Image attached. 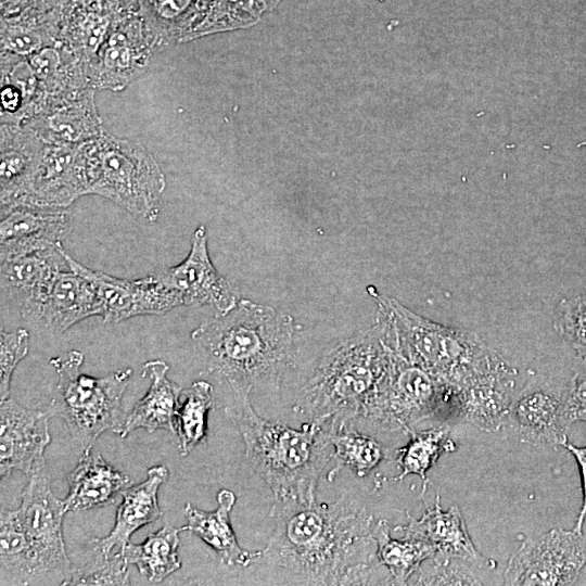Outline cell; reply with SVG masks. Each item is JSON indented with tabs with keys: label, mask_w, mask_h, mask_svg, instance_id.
I'll return each mask as SVG.
<instances>
[{
	"label": "cell",
	"mask_w": 586,
	"mask_h": 586,
	"mask_svg": "<svg viewBox=\"0 0 586 586\" xmlns=\"http://www.w3.org/2000/svg\"><path fill=\"white\" fill-rule=\"evenodd\" d=\"M260 559L310 585H368L381 566L373 517L357 499L273 501Z\"/></svg>",
	"instance_id": "obj_1"
},
{
	"label": "cell",
	"mask_w": 586,
	"mask_h": 586,
	"mask_svg": "<svg viewBox=\"0 0 586 586\" xmlns=\"http://www.w3.org/2000/svg\"><path fill=\"white\" fill-rule=\"evenodd\" d=\"M294 319L270 306L240 300L191 333L206 370L232 392H278L292 364Z\"/></svg>",
	"instance_id": "obj_2"
},
{
	"label": "cell",
	"mask_w": 586,
	"mask_h": 586,
	"mask_svg": "<svg viewBox=\"0 0 586 586\" xmlns=\"http://www.w3.org/2000/svg\"><path fill=\"white\" fill-rule=\"evenodd\" d=\"M368 331L322 351L294 400V411L324 426L365 419L388 369L394 328L384 306Z\"/></svg>",
	"instance_id": "obj_3"
},
{
	"label": "cell",
	"mask_w": 586,
	"mask_h": 586,
	"mask_svg": "<svg viewBox=\"0 0 586 586\" xmlns=\"http://www.w3.org/2000/svg\"><path fill=\"white\" fill-rule=\"evenodd\" d=\"M225 412L244 442V455L270 488L275 501L315 502L317 485L332 460L324 425L308 421L301 429L257 415L250 392H232Z\"/></svg>",
	"instance_id": "obj_4"
},
{
	"label": "cell",
	"mask_w": 586,
	"mask_h": 586,
	"mask_svg": "<svg viewBox=\"0 0 586 586\" xmlns=\"http://www.w3.org/2000/svg\"><path fill=\"white\" fill-rule=\"evenodd\" d=\"M388 310L398 348L438 381L459 390L506 361L474 333L431 321L392 297L377 295Z\"/></svg>",
	"instance_id": "obj_5"
},
{
	"label": "cell",
	"mask_w": 586,
	"mask_h": 586,
	"mask_svg": "<svg viewBox=\"0 0 586 586\" xmlns=\"http://www.w3.org/2000/svg\"><path fill=\"white\" fill-rule=\"evenodd\" d=\"M82 150L88 194L106 198L136 218L157 220L166 180L152 154L105 131Z\"/></svg>",
	"instance_id": "obj_6"
},
{
	"label": "cell",
	"mask_w": 586,
	"mask_h": 586,
	"mask_svg": "<svg viewBox=\"0 0 586 586\" xmlns=\"http://www.w3.org/2000/svg\"><path fill=\"white\" fill-rule=\"evenodd\" d=\"M84 358L73 349L50 359L58 383L47 413L62 418L73 438L86 448L103 432L119 431L125 419L122 400L132 370L94 378L80 371Z\"/></svg>",
	"instance_id": "obj_7"
},
{
	"label": "cell",
	"mask_w": 586,
	"mask_h": 586,
	"mask_svg": "<svg viewBox=\"0 0 586 586\" xmlns=\"http://www.w3.org/2000/svg\"><path fill=\"white\" fill-rule=\"evenodd\" d=\"M455 395L453 386L403 355L394 330L391 362L365 420L380 431L409 433L417 423L437 416L456 418Z\"/></svg>",
	"instance_id": "obj_8"
},
{
	"label": "cell",
	"mask_w": 586,
	"mask_h": 586,
	"mask_svg": "<svg viewBox=\"0 0 586 586\" xmlns=\"http://www.w3.org/2000/svg\"><path fill=\"white\" fill-rule=\"evenodd\" d=\"M586 565V536L575 530L551 528L527 537L510 557L506 585H572Z\"/></svg>",
	"instance_id": "obj_9"
},
{
	"label": "cell",
	"mask_w": 586,
	"mask_h": 586,
	"mask_svg": "<svg viewBox=\"0 0 586 586\" xmlns=\"http://www.w3.org/2000/svg\"><path fill=\"white\" fill-rule=\"evenodd\" d=\"M16 511L46 578H59L63 585L73 572L62 531L67 510L51 491L47 468L28 476Z\"/></svg>",
	"instance_id": "obj_10"
},
{
	"label": "cell",
	"mask_w": 586,
	"mask_h": 586,
	"mask_svg": "<svg viewBox=\"0 0 586 586\" xmlns=\"http://www.w3.org/2000/svg\"><path fill=\"white\" fill-rule=\"evenodd\" d=\"M155 50L154 39L137 4L120 12L97 58L85 69L89 86L124 89L145 71Z\"/></svg>",
	"instance_id": "obj_11"
},
{
	"label": "cell",
	"mask_w": 586,
	"mask_h": 586,
	"mask_svg": "<svg viewBox=\"0 0 586 586\" xmlns=\"http://www.w3.org/2000/svg\"><path fill=\"white\" fill-rule=\"evenodd\" d=\"M72 270L94 288L104 322L116 323L138 316L163 315L182 305L179 294L158 281L153 273L138 279H120L92 270L64 253Z\"/></svg>",
	"instance_id": "obj_12"
},
{
	"label": "cell",
	"mask_w": 586,
	"mask_h": 586,
	"mask_svg": "<svg viewBox=\"0 0 586 586\" xmlns=\"http://www.w3.org/2000/svg\"><path fill=\"white\" fill-rule=\"evenodd\" d=\"M153 276L176 291L182 305H211L218 314H226L239 302L233 286L211 260L203 225L194 230L186 258L175 266L154 271Z\"/></svg>",
	"instance_id": "obj_13"
},
{
	"label": "cell",
	"mask_w": 586,
	"mask_h": 586,
	"mask_svg": "<svg viewBox=\"0 0 586 586\" xmlns=\"http://www.w3.org/2000/svg\"><path fill=\"white\" fill-rule=\"evenodd\" d=\"M564 390L556 391L538 375L531 378L515 393L508 409L506 426L525 444L563 446L570 429L564 416Z\"/></svg>",
	"instance_id": "obj_14"
},
{
	"label": "cell",
	"mask_w": 586,
	"mask_h": 586,
	"mask_svg": "<svg viewBox=\"0 0 586 586\" xmlns=\"http://www.w3.org/2000/svg\"><path fill=\"white\" fill-rule=\"evenodd\" d=\"M49 415L8 398L0 404V476L21 471L27 477L47 468Z\"/></svg>",
	"instance_id": "obj_15"
},
{
	"label": "cell",
	"mask_w": 586,
	"mask_h": 586,
	"mask_svg": "<svg viewBox=\"0 0 586 586\" xmlns=\"http://www.w3.org/2000/svg\"><path fill=\"white\" fill-rule=\"evenodd\" d=\"M93 88L47 97L25 125L47 143L80 144L103 132Z\"/></svg>",
	"instance_id": "obj_16"
},
{
	"label": "cell",
	"mask_w": 586,
	"mask_h": 586,
	"mask_svg": "<svg viewBox=\"0 0 586 586\" xmlns=\"http://www.w3.org/2000/svg\"><path fill=\"white\" fill-rule=\"evenodd\" d=\"M63 244L1 260V292L20 308L26 321H35L60 273L69 268Z\"/></svg>",
	"instance_id": "obj_17"
},
{
	"label": "cell",
	"mask_w": 586,
	"mask_h": 586,
	"mask_svg": "<svg viewBox=\"0 0 586 586\" xmlns=\"http://www.w3.org/2000/svg\"><path fill=\"white\" fill-rule=\"evenodd\" d=\"M72 230L66 208L18 205L1 213L0 262L58 247Z\"/></svg>",
	"instance_id": "obj_18"
},
{
	"label": "cell",
	"mask_w": 586,
	"mask_h": 586,
	"mask_svg": "<svg viewBox=\"0 0 586 586\" xmlns=\"http://www.w3.org/2000/svg\"><path fill=\"white\" fill-rule=\"evenodd\" d=\"M88 194L82 143H47L25 204L66 208Z\"/></svg>",
	"instance_id": "obj_19"
},
{
	"label": "cell",
	"mask_w": 586,
	"mask_h": 586,
	"mask_svg": "<svg viewBox=\"0 0 586 586\" xmlns=\"http://www.w3.org/2000/svg\"><path fill=\"white\" fill-rule=\"evenodd\" d=\"M0 213L24 205L46 142L26 126L1 124Z\"/></svg>",
	"instance_id": "obj_20"
},
{
	"label": "cell",
	"mask_w": 586,
	"mask_h": 586,
	"mask_svg": "<svg viewBox=\"0 0 586 586\" xmlns=\"http://www.w3.org/2000/svg\"><path fill=\"white\" fill-rule=\"evenodd\" d=\"M168 475L165 466H154L148 470L144 481L126 487L120 494L123 499L116 509L111 532L104 537L91 539L93 549L106 556L123 553L135 532L158 519L162 510L157 493Z\"/></svg>",
	"instance_id": "obj_21"
},
{
	"label": "cell",
	"mask_w": 586,
	"mask_h": 586,
	"mask_svg": "<svg viewBox=\"0 0 586 586\" xmlns=\"http://www.w3.org/2000/svg\"><path fill=\"white\" fill-rule=\"evenodd\" d=\"M517 370L509 364L472 384L456 390V418L486 432L506 426L509 406L515 395Z\"/></svg>",
	"instance_id": "obj_22"
},
{
	"label": "cell",
	"mask_w": 586,
	"mask_h": 586,
	"mask_svg": "<svg viewBox=\"0 0 586 586\" xmlns=\"http://www.w3.org/2000/svg\"><path fill=\"white\" fill-rule=\"evenodd\" d=\"M407 518V524L394 528L403 537L425 540L435 548V553L486 565V559L472 543L459 509L450 507L443 510L438 494L434 507L426 509L421 518L413 519L409 513Z\"/></svg>",
	"instance_id": "obj_23"
},
{
	"label": "cell",
	"mask_w": 586,
	"mask_h": 586,
	"mask_svg": "<svg viewBox=\"0 0 586 586\" xmlns=\"http://www.w3.org/2000/svg\"><path fill=\"white\" fill-rule=\"evenodd\" d=\"M237 497L229 489L217 494V507L204 511L187 502L183 507L187 524L181 527L207 544L220 561L231 566H249L262 557V550L250 551L240 546L231 525L230 514Z\"/></svg>",
	"instance_id": "obj_24"
},
{
	"label": "cell",
	"mask_w": 586,
	"mask_h": 586,
	"mask_svg": "<svg viewBox=\"0 0 586 586\" xmlns=\"http://www.w3.org/2000/svg\"><path fill=\"white\" fill-rule=\"evenodd\" d=\"M168 370V365L161 359L149 360L143 365L141 377L150 380V386L145 395L125 416L117 432L120 437H126L138 429L150 433L161 429L176 433L175 417L180 406L182 388L167 378Z\"/></svg>",
	"instance_id": "obj_25"
},
{
	"label": "cell",
	"mask_w": 586,
	"mask_h": 586,
	"mask_svg": "<svg viewBox=\"0 0 586 586\" xmlns=\"http://www.w3.org/2000/svg\"><path fill=\"white\" fill-rule=\"evenodd\" d=\"M66 480L68 493L64 504L67 512L112 505L116 496L130 485V479L112 467L92 446L85 448Z\"/></svg>",
	"instance_id": "obj_26"
},
{
	"label": "cell",
	"mask_w": 586,
	"mask_h": 586,
	"mask_svg": "<svg viewBox=\"0 0 586 586\" xmlns=\"http://www.w3.org/2000/svg\"><path fill=\"white\" fill-rule=\"evenodd\" d=\"M101 315V303L93 285L67 268L60 273L35 321H41L50 330L62 333L88 317Z\"/></svg>",
	"instance_id": "obj_27"
},
{
	"label": "cell",
	"mask_w": 586,
	"mask_h": 586,
	"mask_svg": "<svg viewBox=\"0 0 586 586\" xmlns=\"http://www.w3.org/2000/svg\"><path fill=\"white\" fill-rule=\"evenodd\" d=\"M67 4V3H66ZM1 16V51L25 58L59 41L65 5Z\"/></svg>",
	"instance_id": "obj_28"
},
{
	"label": "cell",
	"mask_w": 586,
	"mask_h": 586,
	"mask_svg": "<svg viewBox=\"0 0 586 586\" xmlns=\"http://www.w3.org/2000/svg\"><path fill=\"white\" fill-rule=\"evenodd\" d=\"M326 429L335 462L327 474L329 481H333L343 468L365 477L386 458V448L373 437L358 432L354 423H331Z\"/></svg>",
	"instance_id": "obj_29"
},
{
	"label": "cell",
	"mask_w": 586,
	"mask_h": 586,
	"mask_svg": "<svg viewBox=\"0 0 586 586\" xmlns=\"http://www.w3.org/2000/svg\"><path fill=\"white\" fill-rule=\"evenodd\" d=\"M408 443L395 450V463L400 473L393 477H383L375 481L379 487L390 481H402L410 474L418 475L422 482L423 495L426 491L429 479L428 471L435 464L444 451H453L455 444L449 438V426L438 425L426 430H411Z\"/></svg>",
	"instance_id": "obj_30"
},
{
	"label": "cell",
	"mask_w": 586,
	"mask_h": 586,
	"mask_svg": "<svg viewBox=\"0 0 586 586\" xmlns=\"http://www.w3.org/2000/svg\"><path fill=\"white\" fill-rule=\"evenodd\" d=\"M374 538L379 562L386 568L388 584L392 585L408 584L420 565L436 552L431 544L422 539L393 538L385 520L377 521Z\"/></svg>",
	"instance_id": "obj_31"
},
{
	"label": "cell",
	"mask_w": 586,
	"mask_h": 586,
	"mask_svg": "<svg viewBox=\"0 0 586 586\" xmlns=\"http://www.w3.org/2000/svg\"><path fill=\"white\" fill-rule=\"evenodd\" d=\"M181 528L164 525L146 536L143 543H129L123 555L149 582L160 583L180 569L178 557Z\"/></svg>",
	"instance_id": "obj_32"
},
{
	"label": "cell",
	"mask_w": 586,
	"mask_h": 586,
	"mask_svg": "<svg viewBox=\"0 0 586 586\" xmlns=\"http://www.w3.org/2000/svg\"><path fill=\"white\" fill-rule=\"evenodd\" d=\"M0 560L2 573L13 576L17 584L28 585L34 581L47 579L22 528L16 509H1Z\"/></svg>",
	"instance_id": "obj_33"
},
{
	"label": "cell",
	"mask_w": 586,
	"mask_h": 586,
	"mask_svg": "<svg viewBox=\"0 0 586 586\" xmlns=\"http://www.w3.org/2000/svg\"><path fill=\"white\" fill-rule=\"evenodd\" d=\"M264 11L256 0H198L193 25L184 41L251 27L258 23Z\"/></svg>",
	"instance_id": "obj_34"
},
{
	"label": "cell",
	"mask_w": 586,
	"mask_h": 586,
	"mask_svg": "<svg viewBox=\"0 0 586 586\" xmlns=\"http://www.w3.org/2000/svg\"><path fill=\"white\" fill-rule=\"evenodd\" d=\"M157 50L182 42L191 29L198 0H136Z\"/></svg>",
	"instance_id": "obj_35"
},
{
	"label": "cell",
	"mask_w": 586,
	"mask_h": 586,
	"mask_svg": "<svg viewBox=\"0 0 586 586\" xmlns=\"http://www.w3.org/2000/svg\"><path fill=\"white\" fill-rule=\"evenodd\" d=\"M182 393L184 400L180 403L175 417V434L179 453L184 457L206 442L207 416L214 407V396L213 385L204 380L193 382Z\"/></svg>",
	"instance_id": "obj_36"
},
{
	"label": "cell",
	"mask_w": 586,
	"mask_h": 586,
	"mask_svg": "<svg viewBox=\"0 0 586 586\" xmlns=\"http://www.w3.org/2000/svg\"><path fill=\"white\" fill-rule=\"evenodd\" d=\"M472 562L434 553L409 579L413 585H481Z\"/></svg>",
	"instance_id": "obj_37"
},
{
	"label": "cell",
	"mask_w": 586,
	"mask_h": 586,
	"mask_svg": "<svg viewBox=\"0 0 586 586\" xmlns=\"http://www.w3.org/2000/svg\"><path fill=\"white\" fill-rule=\"evenodd\" d=\"M553 327L576 356L586 360V293L560 301Z\"/></svg>",
	"instance_id": "obj_38"
},
{
	"label": "cell",
	"mask_w": 586,
	"mask_h": 586,
	"mask_svg": "<svg viewBox=\"0 0 586 586\" xmlns=\"http://www.w3.org/2000/svg\"><path fill=\"white\" fill-rule=\"evenodd\" d=\"M128 563L120 552L99 556L85 565L73 569L63 585H129Z\"/></svg>",
	"instance_id": "obj_39"
},
{
	"label": "cell",
	"mask_w": 586,
	"mask_h": 586,
	"mask_svg": "<svg viewBox=\"0 0 586 586\" xmlns=\"http://www.w3.org/2000/svg\"><path fill=\"white\" fill-rule=\"evenodd\" d=\"M29 351V332L24 328L0 332V399L10 396L11 381L17 365Z\"/></svg>",
	"instance_id": "obj_40"
},
{
	"label": "cell",
	"mask_w": 586,
	"mask_h": 586,
	"mask_svg": "<svg viewBox=\"0 0 586 586\" xmlns=\"http://www.w3.org/2000/svg\"><path fill=\"white\" fill-rule=\"evenodd\" d=\"M563 405L570 426L577 421L586 422V360H581V366L565 387Z\"/></svg>",
	"instance_id": "obj_41"
},
{
	"label": "cell",
	"mask_w": 586,
	"mask_h": 586,
	"mask_svg": "<svg viewBox=\"0 0 586 586\" xmlns=\"http://www.w3.org/2000/svg\"><path fill=\"white\" fill-rule=\"evenodd\" d=\"M563 447L575 458L581 474L583 500L573 530L583 532V525L586 518V446L577 447L566 441L563 444Z\"/></svg>",
	"instance_id": "obj_42"
},
{
	"label": "cell",
	"mask_w": 586,
	"mask_h": 586,
	"mask_svg": "<svg viewBox=\"0 0 586 586\" xmlns=\"http://www.w3.org/2000/svg\"><path fill=\"white\" fill-rule=\"evenodd\" d=\"M106 2H109L110 4H113L115 7H117L118 9H122V10H125V9H128V8H131L133 5H136V0H104Z\"/></svg>",
	"instance_id": "obj_43"
},
{
	"label": "cell",
	"mask_w": 586,
	"mask_h": 586,
	"mask_svg": "<svg viewBox=\"0 0 586 586\" xmlns=\"http://www.w3.org/2000/svg\"><path fill=\"white\" fill-rule=\"evenodd\" d=\"M256 1L264 8L265 11L273 9L280 2V0H256Z\"/></svg>",
	"instance_id": "obj_44"
},
{
	"label": "cell",
	"mask_w": 586,
	"mask_h": 586,
	"mask_svg": "<svg viewBox=\"0 0 586 586\" xmlns=\"http://www.w3.org/2000/svg\"><path fill=\"white\" fill-rule=\"evenodd\" d=\"M281 1V0H280Z\"/></svg>",
	"instance_id": "obj_45"
}]
</instances>
